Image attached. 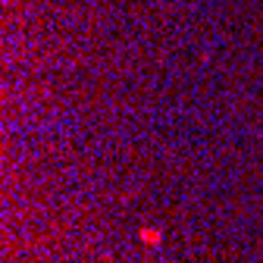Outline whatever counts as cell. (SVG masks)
Segmentation results:
<instances>
[]
</instances>
